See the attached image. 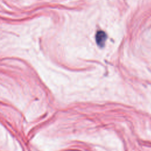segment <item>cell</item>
<instances>
[{
    "mask_svg": "<svg viewBox=\"0 0 151 151\" xmlns=\"http://www.w3.org/2000/svg\"><path fill=\"white\" fill-rule=\"evenodd\" d=\"M107 39L106 34L103 31H99L96 35V41L97 45L100 47H103Z\"/></svg>",
    "mask_w": 151,
    "mask_h": 151,
    "instance_id": "obj_1",
    "label": "cell"
}]
</instances>
